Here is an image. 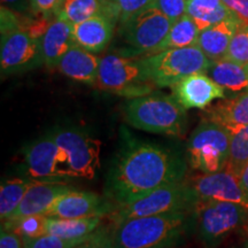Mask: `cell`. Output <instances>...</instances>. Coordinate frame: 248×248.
I'll use <instances>...</instances> for the list:
<instances>
[{
    "instance_id": "1",
    "label": "cell",
    "mask_w": 248,
    "mask_h": 248,
    "mask_svg": "<svg viewBox=\"0 0 248 248\" xmlns=\"http://www.w3.org/2000/svg\"><path fill=\"white\" fill-rule=\"evenodd\" d=\"M107 175L106 194L115 208L187 177L186 156L159 144L124 137Z\"/></svg>"
},
{
    "instance_id": "2",
    "label": "cell",
    "mask_w": 248,
    "mask_h": 248,
    "mask_svg": "<svg viewBox=\"0 0 248 248\" xmlns=\"http://www.w3.org/2000/svg\"><path fill=\"white\" fill-rule=\"evenodd\" d=\"M100 140L89 133L58 129L24 150V163L29 177L36 181L93 179L100 167Z\"/></svg>"
},
{
    "instance_id": "3",
    "label": "cell",
    "mask_w": 248,
    "mask_h": 248,
    "mask_svg": "<svg viewBox=\"0 0 248 248\" xmlns=\"http://www.w3.org/2000/svg\"><path fill=\"white\" fill-rule=\"evenodd\" d=\"M113 224V248H177L193 234V214L136 217Z\"/></svg>"
},
{
    "instance_id": "4",
    "label": "cell",
    "mask_w": 248,
    "mask_h": 248,
    "mask_svg": "<svg viewBox=\"0 0 248 248\" xmlns=\"http://www.w3.org/2000/svg\"><path fill=\"white\" fill-rule=\"evenodd\" d=\"M123 113L130 125L142 131L169 137H183L186 133L187 114L173 95L151 93L129 99Z\"/></svg>"
},
{
    "instance_id": "5",
    "label": "cell",
    "mask_w": 248,
    "mask_h": 248,
    "mask_svg": "<svg viewBox=\"0 0 248 248\" xmlns=\"http://www.w3.org/2000/svg\"><path fill=\"white\" fill-rule=\"evenodd\" d=\"M193 234L203 248H218L248 224V206L228 201H198L192 210Z\"/></svg>"
},
{
    "instance_id": "6",
    "label": "cell",
    "mask_w": 248,
    "mask_h": 248,
    "mask_svg": "<svg viewBox=\"0 0 248 248\" xmlns=\"http://www.w3.org/2000/svg\"><path fill=\"white\" fill-rule=\"evenodd\" d=\"M97 85L128 99L144 97L156 88L152 82L144 57L107 54L101 58Z\"/></svg>"
},
{
    "instance_id": "7",
    "label": "cell",
    "mask_w": 248,
    "mask_h": 248,
    "mask_svg": "<svg viewBox=\"0 0 248 248\" xmlns=\"http://www.w3.org/2000/svg\"><path fill=\"white\" fill-rule=\"evenodd\" d=\"M230 133L221 124L204 119L192 131L186 145V159L191 169L213 173L228 166Z\"/></svg>"
},
{
    "instance_id": "8",
    "label": "cell",
    "mask_w": 248,
    "mask_h": 248,
    "mask_svg": "<svg viewBox=\"0 0 248 248\" xmlns=\"http://www.w3.org/2000/svg\"><path fill=\"white\" fill-rule=\"evenodd\" d=\"M198 202L186 179L151 192L125 206L117 207L110 214L111 221L117 223L136 217L192 212Z\"/></svg>"
},
{
    "instance_id": "9",
    "label": "cell",
    "mask_w": 248,
    "mask_h": 248,
    "mask_svg": "<svg viewBox=\"0 0 248 248\" xmlns=\"http://www.w3.org/2000/svg\"><path fill=\"white\" fill-rule=\"evenodd\" d=\"M144 61L156 88H172L185 77L207 73L213 62L197 45L145 55Z\"/></svg>"
},
{
    "instance_id": "10",
    "label": "cell",
    "mask_w": 248,
    "mask_h": 248,
    "mask_svg": "<svg viewBox=\"0 0 248 248\" xmlns=\"http://www.w3.org/2000/svg\"><path fill=\"white\" fill-rule=\"evenodd\" d=\"M173 23L162 12L151 6L120 24V32L131 48V57L150 55L166 39Z\"/></svg>"
},
{
    "instance_id": "11",
    "label": "cell",
    "mask_w": 248,
    "mask_h": 248,
    "mask_svg": "<svg viewBox=\"0 0 248 248\" xmlns=\"http://www.w3.org/2000/svg\"><path fill=\"white\" fill-rule=\"evenodd\" d=\"M42 64H44L42 39L32 38L23 30L1 36L0 71L2 78L37 69Z\"/></svg>"
},
{
    "instance_id": "12",
    "label": "cell",
    "mask_w": 248,
    "mask_h": 248,
    "mask_svg": "<svg viewBox=\"0 0 248 248\" xmlns=\"http://www.w3.org/2000/svg\"><path fill=\"white\" fill-rule=\"evenodd\" d=\"M198 201H228L248 206V201L240 187L238 176L228 169L213 173H197L186 177Z\"/></svg>"
},
{
    "instance_id": "13",
    "label": "cell",
    "mask_w": 248,
    "mask_h": 248,
    "mask_svg": "<svg viewBox=\"0 0 248 248\" xmlns=\"http://www.w3.org/2000/svg\"><path fill=\"white\" fill-rule=\"evenodd\" d=\"M113 202L90 191L74 188L55 201L47 216L59 218H84V217H104L114 212Z\"/></svg>"
},
{
    "instance_id": "14",
    "label": "cell",
    "mask_w": 248,
    "mask_h": 248,
    "mask_svg": "<svg viewBox=\"0 0 248 248\" xmlns=\"http://www.w3.org/2000/svg\"><path fill=\"white\" fill-rule=\"evenodd\" d=\"M172 95L185 109H206L214 100L225 98V90L206 73L190 75L172 86Z\"/></svg>"
},
{
    "instance_id": "15",
    "label": "cell",
    "mask_w": 248,
    "mask_h": 248,
    "mask_svg": "<svg viewBox=\"0 0 248 248\" xmlns=\"http://www.w3.org/2000/svg\"><path fill=\"white\" fill-rule=\"evenodd\" d=\"M74 190L66 182L36 181L28 188L22 202L8 219H16L32 215H45L59 198Z\"/></svg>"
},
{
    "instance_id": "16",
    "label": "cell",
    "mask_w": 248,
    "mask_h": 248,
    "mask_svg": "<svg viewBox=\"0 0 248 248\" xmlns=\"http://www.w3.org/2000/svg\"><path fill=\"white\" fill-rule=\"evenodd\" d=\"M101 16L117 24L121 12L114 0H64L57 17L75 26L91 17Z\"/></svg>"
},
{
    "instance_id": "17",
    "label": "cell",
    "mask_w": 248,
    "mask_h": 248,
    "mask_svg": "<svg viewBox=\"0 0 248 248\" xmlns=\"http://www.w3.org/2000/svg\"><path fill=\"white\" fill-rule=\"evenodd\" d=\"M100 60L94 53L75 45L62 57L57 69L76 82L94 85L98 82Z\"/></svg>"
},
{
    "instance_id": "18",
    "label": "cell",
    "mask_w": 248,
    "mask_h": 248,
    "mask_svg": "<svg viewBox=\"0 0 248 248\" xmlns=\"http://www.w3.org/2000/svg\"><path fill=\"white\" fill-rule=\"evenodd\" d=\"M241 23L243 21L238 16H234L201 30L197 46L212 61L224 59L232 37Z\"/></svg>"
},
{
    "instance_id": "19",
    "label": "cell",
    "mask_w": 248,
    "mask_h": 248,
    "mask_svg": "<svg viewBox=\"0 0 248 248\" xmlns=\"http://www.w3.org/2000/svg\"><path fill=\"white\" fill-rule=\"evenodd\" d=\"M116 24L108 18L95 16L74 26V39L79 47L98 54L110 43Z\"/></svg>"
},
{
    "instance_id": "20",
    "label": "cell",
    "mask_w": 248,
    "mask_h": 248,
    "mask_svg": "<svg viewBox=\"0 0 248 248\" xmlns=\"http://www.w3.org/2000/svg\"><path fill=\"white\" fill-rule=\"evenodd\" d=\"M75 45L73 24L57 17L42 38L44 64L49 69L57 68L62 57Z\"/></svg>"
},
{
    "instance_id": "21",
    "label": "cell",
    "mask_w": 248,
    "mask_h": 248,
    "mask_svg": "<svg viewBox=\"0 0 248 248\" xmlns=\"http://www.w3.org/2000/svg\"><path fill=\"white\" fill-rule=\"evenodd\" d=\"M203 117L231 130L248 125V91L224 98L214 106L203 109Z\"/></svg>"
},
{
    "instance_id": "22",
    "label": "cell",
    "mask_w": 248,
    "mask_h": 248,
    "mask_svg": "<svg viewBox=\"0 0 248 248\" xmlns=\"http://www.w3.org/2000/svg\"><path fill=\"white\" fill-rule=\"evenodd\" d=\"M207 75L226 91L239 94L248 91V66L229 59L213 61Z\"/></svg>"
},
{
    "instance_id": "23",
    "label": "cell",
    "mask_w": 248,
    "mask_h": 248,
    "mask_svg": "<svg viewBox=\"0 0 248 248\" xmlns=\"http://www.w3.org/2000/svg\"><path fill=\"white\" fill-rule=\"evenodd\" d=\"M102 217L84 218H59L47 216L46 233L55 234L67 239H88L101 228Z\"/></svg>"
},
{
    "instance_id": "24",
    "label": "cell",
    "mask_w": 248,
    "mask_h": 248,
    "mask_svg": "<svg viewBox=\"0 0 248 248\" xmlns=\"http://www.w3.org/2000/svg\"><path fill=\"white\" fill-rule=\"evenodd\" d=\"M186 14L200 31L226 18L237 16L222 0H187Z\"/></svg>"
},
{
    "instance_id": "25",
    "label": "cell",
    "mask_w": 248,
    "mask_h": 248,
    "mask_svg": "<svg viewBox=\"0 0 248 248\" xmlns=\"http://www.w3.org/2000/svg\"><path fill=\"white\" fill-rule=\"evenodd\" d=\"M199 32L200 30L198 29L194 21L187 14L183 15L181 18H178L172 24L168 36L166 37V39L161 43L159 47L155 49L154 53L152 54L159 53V52L166 51V49L181 48L197 45Z\"/></svg>"
},
{
    "instance_id": "26",
    "label": "cell",
    "mask_w": 248,
    "mask_h": 248,
    "mask_svg": "<svg viewBox=\"0 0 248 248\" xmlns=\"http://www.w3.org/2000/svg\"><path fill=\"white\" fill-rule=\"evenodd\" d=\"M36 179L32 178H13L4 182L0 187V217L6 221L13 215L20 203L22 202L28 188Z\"/></svg>"
},
{
    "instance_id": "27",
    "label": "cell",
    "mask_w": 248,
    "mask_h": 248,
    "mask_svg": "<svg viewBox=\"0 0 248 248\" xmlns=\"http://www.w3.org/2000/svg\"><path fill=\"white\" fill-rule=\"evenodd\" d=\"M230 133V151L226 169L239 176L248 163V125L228 130Z\"/></svg>"
},
{
    "instance_id": "28",
    "label": "cell",
    "mask_w": 248,
    "mask_h": 248,
    "mask_svg": "<svg viewBox=\"0 0 248 248\" xmlns=\"http://www.w3.org/2000/svg\"><path fill=\"white\" fill-rule=\"evenodd\" d=\"M46 221L47 216L32 215L16 219H6L2 221L1 226L7 230L16 232L23 240H26L46 234Z\"/></svg>"
},
{
    "instance_id": "29",
    "label": "cell",
    "mask_w": 248,
    "mask_h": 248,
    "mask_svg": "<svg viewBox=\"0 0 248 248\" xmlns=\"http://www.w3.org/2000/svg\"><path fill=\"white\" fill-rule=\"evenodd\" d=\"M225 58L248 66V22H243L238 27Z\"/></svg>"
},
{
    "instance_id": "30",
    "label": "cell",
    "mask_w": 248,
    "mask_h": 248,
    "mask_svg": "<svg viewBox=\"0 0 248 248\" xmlns=\"http://www.w3.org/2000/svg\"><path fill=\"white\" fill-rule=\"evenodd\" d=\"M88 239H67L55 234L46 233L32 239L23 240V243L24 248H76Z\"/></svg>"
},
{
    "instance_id": "31",
    "label": "cell",
    "mask_w": 248,
    "mask_h": 248,
    "mask_svg": "<svg viewBox=\"0 0 248 248\" xmlns=\"http://www.w3.org/2000/svg\"><path fill=\"white\" fill-rule=\"evenodd\" d=\"M20 27L21 30L26 31L28 35L36 39H42L51 24L57 17L40 16V15H20Z\"/></svg>"
},
{
    "instance_id": "32",
    "label": "cell",
    "mask_w": 248,
    "mask_h": 248,
    "mask_svg": "<svg viewBox=\"0 0 248 248\" xmlns=\"http://www.w3.org/2000/svg\"><path fill=\"white\" fill-rule=\"evenodd\" d=\"M153 7L162 12L172 22H176L186 14L187 0H154Z\"/></svg>"
},
{
    "instance_id": "33",
    "label": "cell",
    "mask_w": 248,
    "mask_h": 248,
    "mask_svg": "<svg viewBox=\"0 0 248 248\" xmlns=\"http://www.w3.org/2000/svg\"><path fill=\"white\" fill-rule=\"evenodd\" d=\"M119 6L121 12L120 24L129 20L132 15H135L142 9L151 7L154 4V0H114Z\"/></svg>"
},
{
    "instance_id": "34",
    "label": "cell",
    "mask_w": 248,
    "mask_h": 248,
    "mask_svg": "<svg viewBox=\"0 0 248 248\" xmlns=\"http://www.w3.org/2000/svg\"><path fill=\"white\" fill-rule=\"evenodd\" d=\"M63 2L64 0H30L31 14L57 17L59 9Z\"/></svg>"
},
{
    "instance_id": "35",
    "label": "cell",
    "mask_w": 248,
    "mask_h": 248,
    "mask_svg": "<svg viewBox=\"0 0 248 248\" xmlns=\"http://www.w3.org/2000/svg\"><path fill=\"white\" fill-rule=\"evenodd\" d=\"M16 30H21L18 14L12 11L11 8L6 7V6H1V9H0V31H1V36L8 35V33L14 32Z\"/></svg>"
},
{
    "instance_id": "36",
    "label": "cell",
    "mask_w": 248,
    "mask_h": 248,
    "mask_svg": "<svg viewBox=\"0 0 248 248\" xmlns=\"http://www.w3.org/2000/svg\"><path fill=\"white\" fill-rule=\"evenodd\" d=\"M0 248H24L22 238L16 232L7 230L1 226L0 233Z\"/></svg>"
},
{
    "instance_id": "37",
    "label": "cell",
    "mask_w": 248,
    "mask_h": 248,
    "mask_svg": "<svg viewBox=\"0 0 248 248\" xmlns=\"http://www.w3.org/2000/svg\"><path fill=\"white\" fill-rule=\"evenodd\" d=\"M91 248H113L110 239V229L101 228L90 238Z\"/></svg>"
},
{
    "instance_id": "38",
    "label": "cell",
    "mask_w": 248,
    "mask_h": 248,
    "mask_svg": "<svg viewBox=\"0 0 248 248\" xmlns=\"http://www.w3.org/2000/svg\"><path fill=\"white\" fill-rule=\"evenodd\" d=\"M243 22H248V0H222Z\"/></svg>"
},
{
    "instance_id": "39",
    "label": "cell",
    "mask_w": 248,
    "mask_h": 248,
    "mask_svg": "<svg viewBox=\"0 0 248 248\" xmlns=\"http://www.w3.org/2000/svg\"><path fill=\"white\" fill-rule=\"evenodd\" d=\"M1 6L11 8L20 15L31 14L30 0H1Z\"/></svg>"
},
{
    "instance_id": "40",
    "label": "cell",
    "mask_w": 248,
    "mask_h": 248,
    "mask_svg": "<svg viewBox=\"0 0 248 248\" xmlns=\"http://www.w3.org/2000/svg\"><path fill=\"white\" fill-rule=\"evenodd\" d=\"M238 179H239L241 190H243L245 197H246V199L248 201V163L246 164V167L241 170L239 176H238Z\"/></svg>"
},
{
    "instance_id": "41",
    "label": "cell",
    "mask_w": 248,
    "mask_h": 248,
    "mask_svg": "<svg viewBox=\"0 0 248 248\" xmlns=\"http://www.w3.org/2000/svg\"><path fill=\"white\" fill-rule=\"evenodd\" d=\"M230 248H248V246H247L246 240H245L244 238H243V240H241L239 244H238V245H233V246H231Z\"/></svg>"
},
{
    "instance_id": "42",
    "label": "cell",
    "mask_w": 248,
    "mask_h": 248,
    "mask_svg": "<svg viewBox=\"0 0 248 248\" xmlns=\"http://www.w3.org/2000/svg\"><path fill=\"white\" fill-rule=\"evenodd\" d=\"M91 238V237H90ZM90 238L86 241H84L83 244H80L79 246H77L76 248H91V243H90Z\"/></svg>"
},
{
    "instance_id": "43",
    "label": "cell",
    "mask_w": 248,
    "mask_h": 248,
    "mask_svg": "<svg viewBox=\"0 0 248 248\" xmlns=\"http://www.w3.org/2000/svg\"><path fill=\"white\" fill-rule=\"evenodd\" d=\"M241 232H243V237H244V239L246 240L247 246H248V224H247L246 226H245V229H244V230L241 231Z\"/></svg>"
}]
</instances>
